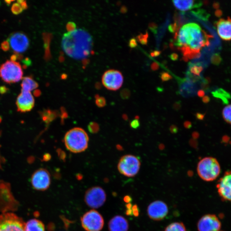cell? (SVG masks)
Segmentation results:
<instances>
[{
  "instance_id": "680465c9",
  "label": "cell",
  "mask_w": 231,
  "mask_h": 231,
  "mask_svg": "<svg viewBox=\"0 0 231 231\" xmlns=\"http://www.w3.org/2000/svg\"><path fill=\"white\" fill-rule=\"evenodd\" d=\"M0 6H1V2H0Z\"/></svg>"
},
{
  "instance_id": "52a82bcc",
  "label": "cell",
  "mask_w": 231,
  "mask_h": 231,
  "mask_svg": "<svg viewBox=\"0 0 231 231\" xmlns=\"http://www.w3.org/2000/svg\"><path fill=\"white\" fill-rule=\"evenodd\" d=\"M81 221L82 227L86 231H101L104 226L102 216L94 209L85 213L81 217Z\"/></svg>"
},
{
  "instance_id": "5b68a950",
  "label": "cell",
  "mask_w": 231,
  "mask_h": 231,
  "mask_svg": "<svg viewBox=\"0 0 231 231\" xmlns=\"http://www.w3.org/2000/svg\"><path fill=\"white\" fill-rule=\"evenodd\" d=\"M23 74L21 65L18 62L7 60L0 67V78L9 84L19 81Z\"/></svg>"
},
{
  "instance_id": "ee69618b",
  "label": "cell",
  "mask_w": 231,
  "mask_h": 231,
  "mask_svg": "<svg viewBox=\"0 0 231 231\" xmlns=\"http://www.w3.org/2000/svg\"><path fill=\"white\" fill-rule=\"evenodd\" d=\"M161 54V52L159 51H155L151 53V56L152 57H156L159 56Z\"/></svg>"
},
{
  "instance_id": "91938a15",
  "label": "cell",
  "mask_w": 231,
  "mask_h": 231,
  "mask_svg": "<svg viewBox=\"0 0 231 231\" xmlns=\"http://www.w3.org/2000/svg\"></svg>"
},
{
  "instance_id": "f546056e",
  "label": "cell",
  "mask_w": 231,
  "mask_h": 231,
  "mask_svg": "<svg viewBox=\"0 0 231 231\" xmlns=\"http://www.w3.org/2000/svg\"><path fill=\"white\" fill-rule=\"evenodd\" d=\"M221 60H222V59L219 54H214L212 56L211 62L214 65H219V63L221 62Z\"/></svg>"
},
{
  "instance_id": "d590c367",
  "label": "cell",
  "mask_w": 231,
  "mask_h": 231,
  "mask_svg": "<svg viewBox=\"0 0 231 231\" xmlns=\"http://www.w3.org/2000/svg\"><path fill=\"white\" fill-rule=\"evenodd\" d=\"M1 48L2 49L4 52H7V51H9L10 49V47H9L8 41H5L2 42V43L1 44Z\"/></svg>"
},
{
  "instance_id": "3957f363",
  "label": "cell",
  "mask_w": 231,
  "mask_h": 231,
  "mask_svg": "<svg viewBox=\"0 0 231 231\" xmlns=\"http://www.w3.org/2000/svg\"><path fill=\"white\" fill-rule=\"evenodd\" d=\"M88 134L82 128L76 127L65 134L64 142L67 150L74 153L84 152L88 147Z\"/></svg>"
},
{
  "instance_id": "c3c4849f",
  "label": "cell",
  "mask_w": 231,
  "mask_h": 231,
  "mask_svg": "<svg viewBox=\"0 0 231 231\" xmlns=\"http://www.w3.org/2000/svg\"><path fill=\"white\" fill-rule=\"evenodd\" d=\"M21 5H22V8L24 10H25V9H28V5H27L26 1H24L23 3L21 4Z\"/></svg>"
},
{
  "instance_id": "e0dca14e",
  "label": "cell",
  "mask_w": 231,
  "mask_h": 231,
  "mask_svg": "<svg viewBox=\"0 0 231 231\" xmlns=\"http://www.w3.org/2000/svg\"><path fill=\"white\" fill-rule=\"evenodd\" d=\"M216 28L219 37L225 41L231 40V18L220 19L216 22Z\"/></svg>"
},
{
  "instance_id": "681fc988",
  "label": "cell",
  "mask_w": 231,
  "mask_h": 231,
  "mask_svg": "<svg viewBox=\"0 0 231 231\" xmlns=\"http://www.w3.org/2000/svg\"><path fill=\"white\" fill-rule=\"evenodd\" d=\"M10 59H11V61L15 62L17 60V56L16 54H15L12 55L10 57Z\"/></svg>"
},
{
  "instance_id": "cb8c5ba5",
  "label": "cell",
  "mask_w": 231,
  "mask_h": 231,
  "mask_svg": "<svg viewBox=\"0 0 231 231\" xmlns=\"http://www.w3.org/2000/svg\"><path fill=\"white\" fill-rule=\"evenodd\" d=\"M164 231H187L184 224L181 222L171 223L166 228Z\"/></svg>"
},
{
  "instance_id": "f1b7e54d",
  "label": "cell",
  "mask_w": 231,
  "mask_h": 231,
  "mask_svg": "<svg viewBox=\"0 0 231 231\" xmlns=\"http://www.w3.org/2000/svg\"><path fill=\"white\" fill-rule=\"evenodd\" d=\"M95 98H96V104L98 107L103 108L106 105V102L105 99L104 97L96 96Z\"/></svg>"
},
{
  "instance_id": "5bb4252c",
  "label": "cell",
  "mask_w": 231,
  "mask_h": 231,
  "mask_svg": "<svg viewBox=\"0 0 231 231\" xmlns=\"http://www.w3.org/2000/svg\"><path fill=\"white\" fill-rule=\"evenodd\" d=\"M221 223L219 218L214 214H208L200 218L197 223L199 231H219Z\"/></svg>"
},
{
  "instance_id": "9f6ffc18",
  "label": "cell",
  "mask_w": 231,
  "mask_h": 231,
  "mask_svg": "<svg viewBox=\"0 0 231 231\" xmlns=\"http://www.w3.org/2000/svg\"><path fill=\"white\" fill-rule=\"evenodd\" d=\"M24 1H23V0H18V1H17V3L20 4H21L23 3Z\"/></svg>"
},
{
  "instance_id": "44dd1931",
  "label": "cell",
  "mask_w": 231,
  "mask_h": 231,
  "mask_svg": "<svg viewBox=\"0 0 231 231\" xmlns=\"http://www.w3.org/2000/svg\"><path fill=\"white\" fill-rule=\"evenodd\" d=\"M25 231H45V226L40 220L31 219L25 224Z\"/></svg>"
},
{
  "instance_id": "4dcf8cb0",
  "label": "cell",
  "mask_w": 231,
  "mask_h": 231,
  "mask_svg": "<svg viewBox=\"0 0 231 231\" xmlns=\"http://www.w3.org/2000/svg\"><path fill=\"white\" fill-rule=\"evenodd\" d=\"M193 14H195L196 16L200 18V19H203V20H206L207 19L208 16H206V15L207 14H206V12L205 11H203L201 10H198V11L196 12H193Z\"/></svg>"
},
{
  "instance_id": "9c48e42d",
  "label": "cell",
  "mask_w": 231,
  "mask_h": 231,
  "mask_svg": "<svg viewBox=\"0 0 231 231\" xmlns=\"http://www.w3.org/2000/svg\"><path fill=\"white\" fill-rule=\"evenodd\" d=\"M106 200V194L103 189L99 186L93 187L86 192V204L92 208H98L103 206Z\"/></svg>"
},
{
  "instance_id": "8992f818",
  "label": "cell",
  "mask_w": 231,
  "mask_h": 231,
  "mask_svg": "<svg viewBox=\"0 0 231 231\" xmlns=\"http://www.w3.org/2000/svg\"><path fill=\"white\" fill-rule=\"evenodd\" d=\"M140 161L135 156L125 155L119 160L117 168L119 173L128 177H133L138 173L140 169Z\"/></svg>"
},
{
  "instance_id": "2e32d148",
  "label": "cell",
  "mask_w": 231,
  "mask_h": 231,
  "mask_svg": "<svg viewBox=\"0 0 231 231\" xmlns=\"http://www.w3.org/2000/svg\"><path fill=\"white\" fill-rule=\"evenodd\" d=\"M34 99L31 92L22 89L16 100L18 111L21 113L30 111L34 107Z\"/></svg>"
},
{
  "instance_id": "7dc6e473",
  "label": "cell",
  "mask_w": 231,
  "mask_h": 231,
  "mask_svg": "<svg viewBox=\"0 0 231 231\" xmlns=\"http://www.w3.org/2000/svg\"><path fill=\"white\" fill-rule=\"evenodd\" d=\"M51 158V155L49 154H45L43 157V160L45 161H48Z\"/></svg>"
},
{
  "instance_id": "d6a6232c",
  "label": "cell",
  "mask_w": 231,
  "mask_h": 231,
  "mask_svg": "<svg viewBox=\"0 0 231 231\" xmlns=\"http://www.w3.org/2000/svg\"><path fill=\"white\" fill-rule=\"evenodd\" d=\"M161 78L162 81H166L172 79V77L169 73L166 72H162L161 73Z\"/></svg>"
},
{
  "instance_id": "7402d4cb",
  "label": "cell",
  "mask_w": 231,
  "mask_h": 231,
  "mask_svg": "<svg viewBox=\"0 0 231 231\" xmlns=\"http://www.w3.org/2000/svg\"><path fill=\"white\" fill-rule=\"evenodd\" d=\"M38 85L36 81L33 80L31 77H25L23 78L21 86L23 90L30 92L38 87Z\"/></svg>"
},
{
  "instance_id": "603a6c76",
  "label": "cell",
  "mask_w": 231,
  "mask_h": 231,
  "mask_svg": "<svg viewBox=\"0 0 231 231\" xmlns=\"http://www.w3.org/2000/svg\"><path fill=\"white\" fill-rule=\"evenodd\" d=\"M58 113L57 110H46L42 112L41 116L42 119L47 123H49L54 120L58 116Z\"/></svg>"
},
{
  "instance_id": "7bdbcfd3",
  "label": "cell",
  "mask_w": 231,
  "mask_h": 231,
  "mask_svg": "<svg viewBox=\"0 0 231 231\" xmlns=\"http://www.w3.org/2000/svg\"><path fill=\"white\" fill-rule=\"evenodd\" d=\"M169 57L173 61H176V60H178L179 56H178V54L172 53L169 56Z\"/></svg>"
},
{
  "instance_id": "e575fe53",
  "label": "cell",
  "mask_w": 231,
  "mask_h": 231,
  "mask_svg": "<svg viewBox=\"0 0 231 231\" xmlns=\"http://www.w3.org/2000/svg\"><path fill=\"white\" fill-rule=\"evenodd\" d=\"M149 29L152 31L154 34H156L158 31V25L154 23H150L149 25Z\"/></svg>"
},
{
  "instance_id": "ba28073f",
  "label": "cell",
  "mask_w": 231,
  "mask_h": 231,
  "mask_svg": "<svg viewBox=\"0 0 231 231\" xmlns=\"http://www.w3.org/2000/svg\"><path fill=\"white\" fill-rule=\"evenodd\" d=\"M23 219L12 213L0 215V231H25Z\"/></svg>"
},
{
  "instance_id": "1f68e13d",
  "label": "cell",
  "mask_w": 231,
  "mask_h": 231,
  "mask_svg": "<svg viewBox=\"0 0 231 231\" xmlns=\"http://www.w3.org/2000/svg\"><path fill=\"white\" fill-rule=\"evenodd\" d=\"M180 26L177 23H174L173 24H171L168 27V30L170 32L176 33L179 31Z\"/></svg>"
},
{
  "instance_id": "60d3db41",
  "label": "cell",
  "mask_w": 231,
  "mask_h": 231,
  "mask_svg": "<svg viewBox=\"0 0 231 231\" xmlns=\"http://www.w3.org/2000/svg\"><path fill=\"white\" fill-rule=\"evenodd\" d=\"M22 62L24 63V65H27L28 67L31 66L32 65L31 60L28 57H26L25 59L23 60Z\"/></svg>"
},
{
  "instance_id": "7c38bea8",
  "label": "cell",
  "mask_w": 231,
  "mask_h": 231,
  "mask_svg": "<svg viewBox=\"0 0 231 231\" xmlns=\"http://www.w3.org/2000/svg\"><path fill=\"white\" fill-rule=\"evenodd\" d=\"M168 213V208L166 203L157 200L151 203L147 208V214L150 219L155 221L162 220Z\"/></svg>"
},
{
  "instance_id": "7a4b0ae2",
  "label": "cell",
  "mask_w": 231,
  "mask_h": 231,
  "mask_svg": "<svg viewBox=\"0 0 231 231\" xmlns=\"http://www.w3.org/2000/svg\"><path fill=\"white\" fill-rule=\"evenodd\" d=\"M212 36L208 34L199 25L190 23L183 26L175 33L173 45L177 48L187 47L191 49L200 51L202 48L210 44Z\"/></svg>"
},
{
  "instance_id": "d4e9b609",
  "label": "cell",
  "mask_w": 231,
  "mask_h": 231,
  "mask_svg": "<svg viewBox=\"0 0 231 231\" xmlns=\"http://www.w3.org/2000/svg\"><path fill=\"white\" fill-rule=\"evenodd\" d=\"M223 119L227 123L231 125V104L223 109L222 111Z\"/></svg>"
},
{
  "instance_id": "836d02e7",
  "label": "cell",
  "mask_w": 231,
  "mask_h": 231,
  "mask_svg": "<svg viewBox=\"0 0 231 231\" xmlns=\"http://www.w3.org/2000/svg\"><path fill=\"white\" fill-rule=\"evenodd\" d=\"M57 152L60 159L62 161H65L66 158V154L65 152L60 149H57Z\"/></svg>"
},
{
  "instance_id": "74e56055",
  "label": "cell",
  "mask_w": 231,
  "mask_h": 231,
  "mask_svg": "<svg viewBox=\"0 0 231 231\" xmlns=\"http://www.w3.org/2000/svg\"><path fill=\"white\" fill-rule=\"evenodd\" d=\"M129 46L131 48H134L136 47L137 46L136 39L134 38H131L129 42Z\"/></svg>"
},
{
  "instance_id": "b9f144b4",
  "label": "cell",
  "mask_w": 231,
  "mask_h": 231,
  "mask_svg": "<svg viewBox=\"0 0 231 231\" xmlns=\"http://www.w3.org/2000/svg\"><path fill=\"white\" fill-rule=\"evenodd\" d=\"M132 210L133 214L135 216H138L139 215L138 209L137 208V206L136 205L134 206L132 208Z\"/></svg>"
},
{
  "instance_id": "277c9868",
  "label": "cell",
  "mask_w": 231,
  "mask_h": 231,
  "mask_svg": "<svg viewBox=\"0 0 231 231\" xmlns=\"http://www.w3.org/2000/svg\"><path fill=\"white\" fill-rule=\"evenodd\" d=\"M197 172L201 179L206 182L215 180L220 174L221 167L219 162L213 157L202 159L197 166Z\"/></svg>"
},
{
  "instance_id": "f907efd6",
  "label": "cell",
  "mask_w": 231,
  "mask_h": 231,
  "mask_svg": "<svg viewBox=\"0 0 231 231\" xmlns=\"http://www.w3.org/2000/svg\"><path fill=\"white\" fill-rule=\"evenodd\" d=\"M131 199L129 196H127L124 197V200L126 203H129L130 202H131Z\"/></svg>"
},
{
  "instance_id": "4fadbf2b",
  "label": "cell",
  "mask_w": 231,
  "mask_h": 231,
  "mask_svg": "<svg viewBox=\"0 0 231 231\" xmlns=\"http://www.w3.org/2000/svg\"><path fill=\"white\" fill-rule=\"evenodd\" d=\"M8 40L10 43L12 49L15 53L24 52L29 46V40L27 36L23 33H12Z\"/></svg>"
},
{
  "instance_id": "d6986e66",
  "label": "cell",
  "mask_w": 231,
  "mask_h": 231,
  "mask_svg": "<svg viewBox=\"0 0 231 231\" xmlns=\"http://www.w3.org/2000/svg\"><path fill=\"white\" fill-rule=\"evenodd\" d=\"M203 70V67L200 62L190 63L189 65L188 71L187 72V80L189 81L194 83L198 80L200 73Z\"/></svg>"
},
{
  "instance_id": "f35d334b",
  "label": "cell",
  "mask_w": 231,
  "mask_h": 231,
  "mask_svg": "<svg viewBox=\"0 0 231 231\" xmlns=\"http://www.w3.org/2000/svg\"><path fill=\"white\" fill-rule=\"evenodd\" d=\"M66 27H67L68 31H73L76 29V24L75 23H72V22H70V23H68Z\"/></svg>"
},
{
  "instance_id": "8d00e7d4",
  "label": "cell",
  "mask_w": 231,
  "mask_h": 231,
  "mask_svg": "<svg viewBox=\"0 0 231 231\" xmlns=\"http://www.w3.org/2000/svg\"><path fill=\"white\" fill-rule=\"evenodd\" d=\"M139 126H140V123H139L138 119H134L131 122L130 126L133 129H137Z\"/></svg>"
},
{
  "instance_id": "9a60e30c",
  "label": "cell",
  "mask_w": 231,
  "mask_h": 231,
  "mask_svg": "<svg viewBox=\"0 0 231 231\" xmlns=\"http://www.w3.org/2000/svg\"><path fill=\"white\" fill-rule=\"evenodd\" d=\"M216 188L223 200L231 203V170L225 172L218 181Z\"/></svg>"
},
{
  "instance_id": "6da1fadb",
  "label": "cell",
  "mask_w": 231,
  "mask_h": 231,
  "mask_svg": "<svg viewBox=\"0 0 231 231\" xmlns=\"http://www.w3.org/2000/svg\"><path fill=\"white\" fill-rule=\"evenodd\" d=\"M62 47L70 57L82 60L89 56L93 46L92 36L83 29H76L65 33L62 36Z\"/></svg>"
},
{
  "instance_id": "f6af8a7d",
  "label": "cell",
  "mask_w": 231,
  "mask_h": 231,
  "mask_svg": "<svg viewBox=\"0 0 231 231\" xmlns=\"http://www.w3.org/2000/svg\"><path fill=\"white\" fill-rule=\"evenodd\" d=\"M151 69L153 71L158 70L159 69V65L157 62H154L151 65Z\"/></svg>"
},
{
  "instance_id": "816d5d0a",
  "label": "cell",
  "mask_w": 231,
  "mask_h": 231,
  "mask_svg": "<svg viewBox=\"0 0 231 231\" xmlns=\"http://www.w3.org/2000/svg\"><path fill=\"white\" fill-rule=\"evenodd\" d=\"M15 54H16V55H17V60H22L23 59V58H24V57H23V55L20 54L18 53H15Z\"/></svg>"
},
{
  "instance_id": "11a10c76",
  "label": "cell",
  "mask_w": 231,
  "mask_h": 231,
  "mask_svg": "<svg viewBox=\"0 0 231 231\" xmlns=\"http://www.w3.org/2000/svg\"><path fill=\"white\" fill-rule=\"evenodd\" d=\"M14 1H7V0H5V1H4V2L8 6H9L11 4L12 2Z\"/></svg>"
},
{
  "instance_id": "f5cc1de1",
  "label": "cell",
  "mask_w": 231,
  "mask_h": 231,
  "mask_svg": "<svg viewBox=\"0 0 231 231\" xmlns=\"http://www.w3.org/2000/svg\"><path fill=\"white\" fill-rule=\"evenodd\" d=\"M41 94V92L38 89H36L34 92V95L36 96H39Z\"/></svg>"
},
{
  "instance_id": "6f0895ef",
  "label": "cell",
  "mask_w": 231,
  "mask_h": 231,
  "mask_svg": "<svg viewBox=\"0 0 231 231\" xmlns=\"http://www.w3.org/2000/svg\"><path fill=\"white\" fill-rule=\"evenodd\" d=\"M23 69H27V68H28V66H27V65H23Z\"/></svg>"
},
{
  "instance_id": "ac0fdd59",
  "label": "cell",
  "mask_w": 231,
  "mask_h": 231,
  "mask_svg": "<svg viewBox=\"0 0 231 231\" xmlns=\"http://www.w3.org/2000/svg\"><path fill=\"white\" fill-rule=\"evenodd\" d=\"M129 229L128 221L122 216H116L109 222V231H128Z\"/></svg>"
},
{
  "instance_id": "8fae6325",
  "label": "cell",
  "mask_w": 231,
  "mask_h": 231,
  "mask_svg": "<svg viewBox=\"0 0 231 231\" xmlns=\"http://www.w3.org/2000/svg\"><path fill=\"white\" fill-rule=\"evenodd\" d=\"M31 183L33 187L39 191H45L49 189L51 183V175L47 169L40 168L32 176Z\"/></svg>"
},
{
  "instance_id": "ab89813d",
  "label": "cell",
  "mask_w": 231,
  "mask_h": 231,
  "mask_svg": "<svg viewBox=\"0 0 231 231\" xmlns=\"http://www.w3.org/2000/svg\"><path fill=\"white\" fill-rule=\"evenodd\" d=\"M129 95L130 92L128 89H124L121 92V96L123 98H127L129 96Z\"/></svg>"
},
{
  "instance_id": "484cf974",
  "label": "cell",
  "mask_w": 231,
  "mask_h": 231,
  "mask_svg": "<svg viewBox=\"0 0 231 231\" xmlns=\"http://www.w3.org/2000/svg\"><path fill=\"white\" fill-rule=\"evenodd\" d=\"M148 37H149V34L148 32H146L145 34L140 33L137 36V41L142 45H146L148 43Z\"/></svg>"
},
{
  "instance_id": "bcb514c9",
  "label": "cell",
  "mask_w": 231,
  "mask_h": 231,
  "mask_svg": "<svg viewBox=\"0 0 231 231\" xmlns=\"http://www.w3.org/2000/svg\"><path fill=\"white\" fill-rule=\"evenodd\" d=\"M8 89L5 86H0V93L1 94H4L7 92Z\"/></svg>"
},
{
  "instance_id": "4316f807",
  "label": "cell",
  "mask_w": 231,
  "mask_h": 231,
  "mask_svg": "<svg viewBox=\"0 0 231 231\" xmlns=\"http://www.w3.org/2000/svg\"><path fill=\"white\" fill-rule=\"evenodd\" d=\"M11 10L12 13L15 15H19L20 13H22L23 11L22 7L17 3L13 4L12 6Z\"/></svg>"
},
{
  "instance_id": "ffe728a7",
  "label": "cell",
  "mask_w": 231,
  "mask_h": 231,
  "mask_svg": "<svg viewBox=\"0 0 231 231\" xmlns=\"http://www.w3.org/2000/svg\"><path fill=\"white\" fill-rule=\"evenodd\" d=\"M173 3L177 9L182 11L191 10L195 8L200 7L202 5L201 1H173Z\"/></svg>"
},
{
  "instance_id": "30bf717a",
  "label": "cell",
  "mask_w": 231,
  "mask_h": 231,
  "mask_svg": "<svg viewBox=\"0 0 231 231\" xmlns=\"http://www.w3.org/2000/svg\"><path fill=\"white\" fill-rule=\"evenodd\" d=\"M102 82L107 89L116 91L119 89L123 84V75L118 70L109 69L103 75Z\"/></svg>"
},
{
  "instance_id": "83f0119b",
  "label": "cell",
  "mask_w": 231,
  "mask_h": 231,
  "mask_svg": "<svg viewBox=\"0 0 231 231\" xmlns=\"http://www.w3.org/2000/svg\"><path fill=\"white\" fill-rule=\"evenodd\" d=\"M88 129L91 133L96 134L100 130V126L97 123L91 122L89 124Z\"/></svg>"
},
{
  "instance_id": "db71d44e",
  "label": "cell",
  "mask_w": 231,
  "mask_h": 231,
  "mask_svg": "<svg viewBox=\"0 0 231 231\" xmlns=\"http://www.w3.org/2000/svg\"><path fill=\"white\" fill-rule=\"evenodd\" d=\"M204 95V92L202 90H199L198 92V95L200 97H202V96H203Z\"/></svg>"
}]
</instances>
